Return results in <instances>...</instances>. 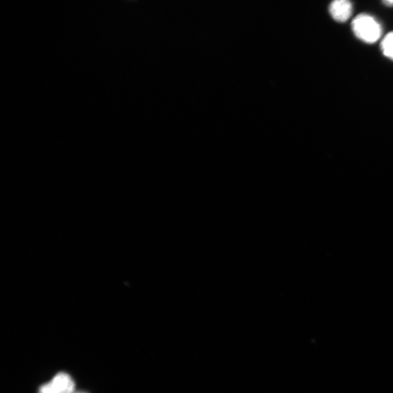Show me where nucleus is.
<instances>
[{"instance_id": "20e7f679", "label": "nucleus", "mask_w": 393, "mask_h": 393, "mask_svg": "<svg viewBox=\"0 0 393 393\" xmlns=\"http://www.w3.org/2000/svg\"><path fill=\"white\" fill-rule=\"evenodd\" d=\"M381 50L384 56L393 61V32L388 33L382 40Z\"/></svg>"}, {"instance_id": "f03ea898", "label": "nucleus", "mask_w": 393, "mask_h": 393, "mask_svg": "<svg viewBox=\"0 0 393 393\" xmlns=\"http://www.w3.org/2000/svg\"><path fill=\"white\" fill-rule=\"evenodd\" d=\"M75 384L71 375L61 373L50 382L42 385L38 393H75Z\"/></svg>"}, {"instance_id": "39448f33", "label": "nucleus", "mask_w": 393, "mask_h": 393, "mask_svg": "<svg viewBox=\"0 0 393 393\" xmlns=\"http://www.w3.org/2000/svg\"><path fill=\"white\" fill-rule=\"evenodd\" d=\"M383 4L387 7H393V0H387V1H384Z\"/></svg>"}, {"instance_id": "423d86ee", "label": "nucleus", "mask_w": 393, "mask_h": 393, "mask_svg": "<svg viewBox=\"0 0 393 393\" xmlns=\"http://www.w3.org/2000/svg\"><path fill=\"white\" fill-rule=\"evenodd\" d=\"M80 393H82V392H80Z\"/></svg>"}, {"instance_id": "7ed1b4c3", "label": "nucleus", "mask_w": 393, "mask_h": 393, "mask_svg": "<svg viewBox=\"0 0 393 393\" xmlns=\"http://www.w3.org/2000/svg\"><path fill=\"white\" fill-rule=\"evenodd\" d=\"M329 13L335 20L343 23L351 17L353 5L346 0H337L331 4Z\"/></svg>"}, {"instance_id": "f257e3e1", "label": "nucleus", "mask_w": 393, "mask_h": 393, "mask_svg": "<svg viewBox=\"0 0 393 393\" xmlns=\"http://www.w3.org/2000/svg\"><path fill=\"white\" fill-rule=\"evenodd\" d=\"M352 30L359 40L368 44L375 43L382 35V28L377 20L365 13L354 18Z\"/></svg>"}]
</instances>
